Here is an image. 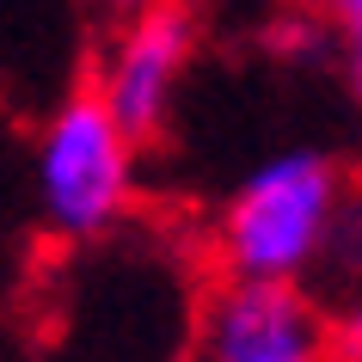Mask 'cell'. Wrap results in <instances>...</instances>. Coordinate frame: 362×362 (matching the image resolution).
<instances>
[{"label":"cell","instance_id":"9c48e42d","mask_svg":"<svg viewBox=\"0 0 362 362\" xmlns=\"http://www.w3.org/2000/svg\"><path fill=\"white\" fill-rule=\"evenodd\" d=\"M86 6H98L105 19H123V13H141V6H160V0H86Z\"/></svg>","mask_w":362,"mask_h":362},{"label":"cell","instance_id":"6da1fadb","mask_svg":"<svg viewBox=\"0 0 362 362\" xmlns=\"http://www.w3.org/2000/svg\"><path fill=\"white\" fill-rule=\"evenodd\" d=\"M37 215L56 240H105L129 221L141 197V141H135L93 86H80L43 117L31 148Z\"/></svg>","mask_w":362,"mask_h":362},{"label":"cell","instance_id":"7a4b0ae2","mask_svg":"<svg viewBox=\"0 0 362 362\" xmlns=\"http://www.w3.org/2000/svg\"><path fill=\"white\" fill-rule=\"evenodd\" d=\"M344 172L320 148H288L240 178V191L221 203L209 233V258L221 276H270V283H307L320 258L325 221L338 203Z\"/></svg>","mask_w":362,"mask_h":362},{"label":"cell","instance_id":"52a82bcc","mask_svg":"<svg viewBox=\"0 0 362 362\" xmlns=\"http://www.w3.org/2000/svg\"><path fill=\"white\" fill-rule=\"evenodd\" d=\"M332 62H338L344 86H350V98H356V111H362V13L332 25Z\"/></svg>","mask_w":362,"mask_h":362},{"label":"cell","instance_id":"5b68a950","mask_svg":"<svg viewBox=\"0 0 362 362\" xmlns=\"http://www.w3.org/2000/svg\"><path fill=\"white\" fill-rule=\"evenodd\" d=\"M307 295L320 307H344L362 295V178H344L332 221H325L320 258L307 270Z\"/></svg>","mask_w":362,"mask_h":362},{"label":"cell","instance_id":"8992f818","mask_svg":"<svg viewBox=\"0 0 362 362\" xmlns=\"http://www.w3.org/2000/svg\"><path fill=\"white\" fill-rule=\"evenodd\" d=\"M325 362H362V295L325 307Z\"/></svg>","mask_w":362,"mask_h":362},{"label":"cell","instance_id":"277c9868","mask_svg":"<svg viewBox=\"0 0 362 362\" xmlns=\"http://www.w3.org/2000/svg\"><path fill=\"white\" fill-rule=\"evenodd\" d=\"M191 362H325V307L307 283L221 276L197 307Z\"/></svg>","mask_w":362,"mask_h":362},{"label":"cell","instance_id":"3957f363","mask_svg":"<svg viewBox=\"0 0 362 362\" xmlns=\"http://www.w3.org/2000/svg\"><path fill=\"white\" fill-rule=\"evenodd\" d=\"M197 43H203V19L191 0H160V6L111 19V37L93 68V93L135 141H153L172 123Z\"/></svg>","mask_w":362,"mask_h":362},{"label":"cell","instance_id":"ba28073f","mask_svg":"<svg viewBox=\"0 0 362 362\" xmlns=\"http://www.w3.org/2000/svg\"><path fill=\"white\" fill-rule=\"evenodd\" d=\"M307 13H320L325 25H338V19H350V13H362V0H301Z\"/></svg>","mask_w":362,"mask_h":362}]
</instances>
